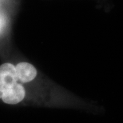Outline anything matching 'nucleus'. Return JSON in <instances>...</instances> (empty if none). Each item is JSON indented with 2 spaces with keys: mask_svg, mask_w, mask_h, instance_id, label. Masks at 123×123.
Returning <instances> with one entry per match:
<instances>
[{
  "mask_svg": "<svg viewBox=\"0 0 123 123\" xmlns=\"http://www.w3.org/2000/svg\"><path fill=\"white\" fill-rule=\"evenodd\" d=\"M17 74L21 83H30L38 77V72L35 66L30 62H21L15 66Z\"/></svg>",
  "mask_w": 123,
  "mask_h": 123,
  "instance_id": "nucleus-2",
  "label": "nucleus"
},
{
  "mask_svg": "<svg viewBox=\"0 0 123 123\" xmlns=\"http://www.w3.org/2000/svg\"><path fill=\"white\" fill-rule=\"evenodd\" d=\"M1 2V0H0ZM7 25V18L5 13L0 8V35L3 33Z\"/></svg>",
  "mask_w": 123,
  "mask_h": 123,
  "instance_id": "nucleus-3",
  "label": "nucleus"
},
{
  "mask_svg": "<svg viewBox=\"0 0 123 123\" xmlns=\"http://www.w3.org/2000/svg\"><path fill=\"white\" fill-rule=\"evenodd\" d=\"M26 91L17 74L15 66L6 62L0 66V98L9 105L22 102Z\"/></svg>",
  "mask_w": 123,
  "mask_h": 123,
  "instance_id": "nucleus-1",
  "label": "nucleus"
}]
</instances>
